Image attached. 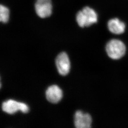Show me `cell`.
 Instances as JSON below:
<instances>
[{"label": "cell", "mask_w": 128, "mask_h": 128, "mask_svg": "<svg viewBox=\"0 0 128 128\" xmlns=\"http://www.w3.org/2000/svg\"><path fill=\"white\" fill-rule=\"evenodd\" d=\"M108 28L110 32L116 34H120L124 32L126 26L118 18H113L108 22Z\"/></svg>", "instance_id": "ba28073f"}, {"label": "cell", "mask_w": 128, "mask_h": 128, "mask_svg": "<svg viewBox=\"0 0 128 128\" xmlns=\"http://www.w3.org/2000/svg\"><path fill=\"white\" fill-rule=\"evenodd\" d=\"M98 15L96 11L89 7L84 8L79 11L76 16V20L79 26L82 28L89 27L98 21Z\"/></svg>", "instance_id": "6da1fadb"}, {"label": "cell", "mask_w": 128, "mask_h": 128, "mask_svg": "<svg viewBox=\"0 0 128 128\" xmlns=\"http://www.w3.org/2000/svg\"><path fill=\"white\" fill-rule=\"evenodd\" d=\"M35 9L36 14L40 18L49 17L52 13V1L51 0H36Z\"/></svg>", "instance_id": "277c9868"}, {"label": "cell", "mask_w": 128, "mask_h": 128, "mask_svg": "<svg viewBox=\"0 0 128 128\" xmlns=\"http://www.w3.org/2000/svg\"><path fill=\"white\" fill-rule=\"evenodd\" d=\"M56 66L59 74L62 76L67 75L70 69V62L68 55L65 52L58 55L56 60Z\"/></svg>", "instance_id": "5b68a950"}, {"label": "cell", "mask_w": 128, "mask_h": 128, "mask_svg": "<svg viewBox=\"0 0 128 128\" xmlns=\"http://www.w3.org/2000/svg\"><path fill=\"white\" fill-rule=\"evenodd\" d=\"M74 124L76 128H90L91 127L92 117L88 113L81 111L76 112L74 117Z\"/></svg>", "instance_id": "8992f818"}, {"label": "cell", "mask_w": 128, "mask_h": 128, "mask_svg": "<svg viewBox=\"0 0 128 128\" xmlns=\"http://www.w3.org/2000/svg\"><path fill=\"white\" fill-rule=\"evenodd\" d=\"M47 100L52 103L58 102L63 97V92L56 85H52L48 87L46 92Z\"/></svg>", "instance_id": "52a82bcc"}, {"label": "cell", "mask_w": 128, "mask_h": 128, "mask_svg": "<svg viewBox=\"0 0 128 128\" xmlns=\"http://www.w3.org/2000/svg\"><path fill=\"white\" fill-rule=\"evenodd\" d=\"M106 50L108 56L112 59H120L126 53L125 45L122 41L116 39H113L107 43Z\"/></svg>", "instance_id": "7a4b0ae2"}, {"label": "cell", "mask_w": 128, "mask_h": 128, "mask_svg": "<svg viewBox=\"0 0 128 128\" xmlns=\"http://www.w3.org/2000/svg\"><path fill=\"white\" fill-rule=\"evenodd\" d=\"M9 18V10L6 6H0V20L3 23H6Z\"/></svg>", "instance_id": "9c48e42d"}, {"label": "cell", "mask_w": 128, "mask_h": 128, "mask_svg": "<svg viewBox=\"0 0 128 128\" xmlns=\"http://www.w3.org/2000/svg\"><path fill=\"white\" fill-rule=\"evenodd\" d=\"M2 108L4 112L9 114H14L19 110L26 113L29 111V108L26 104L12 100H9L3 102Z\"/></svg>", "instance_id": "3957f363"}]
</instances>
